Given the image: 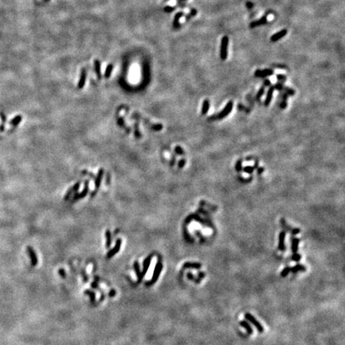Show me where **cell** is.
<instances>
[{"mask_svg": "<svg viewBox=\"0 0 345 345\" xmlns=\"http://www.w3.org/2000/svg\"><path fill=\"white\" fill-rule=\"evenodd\" d=\"M181 2H186V1H187V0H180Z\"/></svg>", "mask_w": 345, "mask_h": 345, "instance_id": "cell-48", "label": "cell"}, {"mask_svg": "<svg viewBox=\"0 0 345 345\" xmlns=\"http://www.w3.org/2000/svg\"><path fill=\"white\" fill-rule=\"evenodd\" d=\"M91 286H92V288H95V289H97V290H99V291L101 292V293H103V292H101V290H100V288H99V286H98V284H97V282H96V281H94L93 283L91 284Z\"/></svg>", "mask_w": 345, "mask_h": 345, "instance_id": "cell-37", "label": "cell"}, {"mask_svg": "<svg viewBox=\"0 0 345 345\" xmlns=\"http://www.w3.org/2000/svg\"><path fill=\"white\" fill-rule=\"evenodd\" d=\"M205 276H206V274H205L204 272H199V273H198V278H200L201 280H202V278H204Z\"/></svg>", "mask_w": 345, "mask_h": 345, "instance_id": "cell-42", "label": "cell"}, {"mask_svg": "<svg viewBox=\"0 0 345 345\" xmlns=\"http://www.w3.org/2000/svg\"><path fill=\"white\" fill-rule=\"evenodd\" d=\"M240 324L241 327H243L244 328L246 329V331H247V333L249 334V335H252V332H253V331H252V328H251V326L249 325V324H248V322L245 321V320H242V321L240 322Z\"/></svg>", "mask_w": 345, "mask_h": 345, "instance_id": "cell-21", "label": "cell"}, {"mask_svg": "<svg viewBox=\"0 0 345 345\" xmlns=\"http://www.w3.org/2000/svg\"><path fill=\"white\" fill-rule=\"evenodd\" d=\"M113 68V64H109L108 66H106V69H105V78H109V77H110L111 73H112Z\"/></svg>", "mask_w": 345, "mask_h": 345, "instance_id": "cell-28", "label": "cell"}, {"mask_svg": "<svg viewBox=\"0 0 345 345\" xmlns=\"http://www.w3.org/2000/svg\"><path fill=\"white\" fill-rule=\"evenodd\" d=\"M202 267V264L198 262H186L183 264V268H194V269H199Z\"/></svg>", "mask_w": 345, "mask_h": 345, "instance_id": "cell-18", "label": "cell"}, {"mask_svg": "<svg viewBox=\"0 0 345 345\" xmlns=\"http://www.w3.org/2000/svg\"><path fill=\"white\" fill-rule=\"evenodd\" d=\"M273 73H274L273 70H271V69H265V70H257L254 74H255V76H256V77H266V76L272 75Z\"/></svg>", "mask_w": 345, "mask_h": 345, "instance_id": "cell-8", "label": "cell"}, {"mask_svg": "<svg viewBox=\"0 0 345 345\" xmlns=\"http://www.w3.org/2000/svg\"><path fill=\"white\" fill-rule=\"evenodd\" d=\"M175 152H176V153L178 154V155H183V154H184V150H183L182 149V147L179 146V145L176 146V148H175Z\"/></svg>", "mask_w": 345, "mask_h": 345, "instance_id": "cell-32", "label": "cell"}, {"mask_svg": "<svg viewBox=\"0 0 345 345\" xmlns=\"http://www.w3.org/2000/svg\"><path fill=\"white\" fill-rule=\"evenodd\" d=\"M300 240L297 238H294L292 240V251L293 253H296L297 250H298V245Z\"/></svg>", "mask_w": 345, "mask_h": 345, "instance_id": "cell-26", "label": "cell"}, {"mask_svg": "<svg viewBox=\"0 0 345 345\" xmlns=\"http://www.w3.org/2000/svg\"><path fill=\"white\" fill-rule=\"evenodd\" d=\"M196 15H197V11H196L195 9H192V10H191V11H190V16H195Z\"/></svg>", "mask_w": 345, "mask_h": 345, "instance_id": "cell-43", "label": "cell"}, {"mask_svg": "<svg viewBox=\"0 0 345 345\" xmlns=\"http://www.w3.org/2000/svg\"><path fill=\"white\" fill-rule=\"evenodd\" d=\"M84 293H85V295H87L88 296H89V298H90V301H91L92 304H94V303H95L96 294H95L93 292L90 291V290H85V291L84 292Z\"/></svg>", "mask_w": 345, "mask_h": 345, "instance_id": "cell-27", "label": "cell"}, {"mask_svg": "<svg viewBox=\"0 0 345 345\" xmlns=\"http://www.w3.org/2000/svg\"><path fill=\"white\" fill-rule=\"evenodd\" d=\"M105 239H106V242H105V247L109 248L111 245V233L110 231L107 229L105 232Z\"/></svg>", "mask_w": 345, "mask_h": 345, "instance_id": "cell-24", "label": "cell"}, {"mask_svg": "<svg viewBox=\"0 0 345 345\" xmlns=\"http://www.w3.org/2000/svg\"><path fill=\"white\" fill-rule=\"evenodd\" d=\"M80 185H81V183L80 182H77L74 184V186L72 187V188H70V190L67 191V193L66 194V195H65V197H64V200L65 201H67V200H69V198H70V195L73 194V193H74V192H77L78 191V190L79 189V187H80Z\"/></svg>", "mask_w": 345, "mask_h": 345, "instance_id": "cell-11", "label": "cell"}, {"mask_svg": "<svg viewBox=\"0 0 345 345\" xmlns=\"http://www.w3.org/2000/svg\"><path fill=\"white\" fill-rule=\"evenodd\" d=\"M291 272V268L290 267H286L284 268L283 269V271L281 272V273H280V276H282V277H285V276H287L288 275V273Z\"/></svg>", "mask_w": 345, "mask_h": 345, "instance_id": "cell-30", "label": "cell"}, {"mask_svg": "<svg viewBox=\"0 0 345 345\" xmlns=\"http://www.w3.org/2000/svg\"><path fill=\"white\" fill-rule=\"evenodd\" d=\"M152 129H153V130H156V131H159V130H161V129H162V125L161 124L154 125H153Z\"/></svg>", "mask_w": 345, "mask_h": 345, "instance_id": "cell-35", "label": "cell"}, {"mask_svg": "<svg viewBox=\"0 0 345 345\" xmlns=\"http://www.w3.org/2000/svg\"><path fill=\"white\" fill-rule=\"evenodd\" d=\"M236 169L237 171H240L242 169V161H238L236 164Z\"/></svg>", "mask_w": 345, "mask_h": 345, "instance_id": "cell-36", "label": "cell"}, {"mask_svg": "<svg viewBox=\"0 0 345 345\" xmlns=\"http://www.w3.org/2000/svg\"><path fill=\"white\" fill-rule=\"evenodd\" d=\"M27 253H28L29 257H30V259H31V265H32V266L37 265V264H38V257H37V255H36V253H35L34 248H32V247L28 246V247H27Z\"/></svg>", "mask_w": 345, "mask_h": 345, "instance_id": "cell-6", "label": "cell"}, {"mask_svg": "<svg viewBox=\"0 0 345 345\" xmlns=\"http://www.w3.org/2000/svg\"><path fill=\"white\" fill-rule=\"evenodd\" d=\"M88 190H89L88 182H85V188H84V190H82V192H81L80 194H75V195L74 196V198H73V201H76V200H79V199H81V198H85V196H86V194H87V193H88Z\"/></svg>", "mask_w": 345, "mask_h": 345, "instance_id": "cell-10", "label": "cell"}, {"mask_svg": "<svg viewBox=\"0 0 345 345\" xmlns=\"http://www.w3.org/2000/svg\"><path fill=\"white\" fill-rule=\"evenodd\" d=\"M151 260H152V255L149 256L148 257H146V258L144 260L143 269H142V271H141V274H142V276H143V277L145 276V274H146V272H147V271H148V269H149V266H150Z\"/></svg>", "mask_w": 345, "mask_h": 345, "instance_id": "cell-9", "label": "cell"}, {"mask_svg": "<svg viewBox=\"0 0 345 345\" xmlns=\"http://www.w3.org/2000/svg\"><path fill=\"white\" fill-rule=\"evenodd\" d=\"M244 317H245V319H246L247 320L251 322L252 324L255 326V328L257 329V331H258L259 332H264V328H263V326L261 325L260 323L256 320V319L252 315H251L250 313H245Z\"/></svg>", "mask_w": 345, "mask_h": 345, "instance_id": "cell-3", "label": "cell"}, {"mask_svg": "<svg viewBox=\"0 0 345 345\" xmlns=\"http://www.w3.org/2000/svg\"><path fill=\"white\" fill-rule=\"evenodd\" d=\"M121 239H117L116 243H115V245L113 246V248L112 249H110V250L107 252V254H106V257H107L108 259L113 257L115 254H117V252H119V250H120L121 248Z\"/></svg>", "mask_w": 345, "mask_h": 345, "instance_id": "cell-5", "label": "cell"}, {"mask_svg": "<svg viewBox=\"0 0 345 345\" xmlns=\"http://www.w3.org/2000/svg\"><path fill=\"white\" fill-rule=\"evenodd\" d=\"M187 277H188V279L190 280H195L194 275H193L191 272H188V273H187Z\"/></svg>", "mask_w": 345, "mask_h": 345, "instance_id": "cell-40", "label": "cell"}, {"mask_svg": "<svg viewBox=\"0 0 345 345\" xmlns=\"http://www.w3.org/2000/svg\"><path fill=\"white\" fill-rule=\"evenodd\" d=\"M266 22H267V15H264L263 16V17H261L260 19L256 20V21H254V22L251 23L250 27H251V28H254V27H259V26H261V25L265 23Z\"/></svg>", "mask_w": 345, "mask_h": 345, "instance_id": "cell-15", "label": "cell"}, {"mask_svg": "<svg viewBox=\"0 0 345 345\" xmlns=\"http://www.w3.org/2000/svg\"><path fill=\"white\" fill-rule=\"evenodd\" d=\"M175 9H176V7H171V6H167V7H165L164 8V11L165 12H167V13H170V12L174 11Z\"/></svg>", "mask_w": 345, "mask_h": 345, "instance_id": "cell-34", "label": "cell"}, {"mask_svg": "<svg viewBox=\"0 0 345 345\" xmlns=\"http://www.w3.org/2000/svg\"><path fill=\"white\" fill-rule=\"evenodd\" d=\"M263 171H264V169H263V168H260V169H258V173H259V174H262V173H263Z\"/></svg>", "mask_w": 345, "mask_h": 345, "instance_id": "cell-46", "label": "cell"}, {"mask_svg": "<svg viewBox=\"0 0 345 345\" xmlns=\"http://www.w3.org/2000/svg\"><path fill=\"white\" fill-rule=\"evenodd\" d=\"M185 164H186V160L181 159L180 161H179V162H178V167L180 168V169H182V168L184 167Z\"/></svg>", "mask_w": 345, "mask_h": 345, "instance_id": "cell-38", "label": "cell"}, {"mask_svg": "<svg viewBox=\"0 0 345 345\" xmlns=\"http://www.w3.org/2000/svg\"><path fill=\"white\" fill-rule=\"evenodd\" d=\"M209 109H210V101H209V100L206 99V100L203 101V104H202V114H206L209 111Z\"/></svg>", "mask_w": 345, "mask_h": 345, "instance_id": "cell-23", "label": "cell"}, {"mask_svg": "<svg viewBox=\"0 0 345 345\" xmlns=\"http://www.w3.org/2000/svg\"><path fill=\"white\" fill-rule=\"evenodd\" d=\"M284 239H285V233L280 232L279 235V244H278V249L280 251H284L285 250V245H284Z\"/></svg>", "mask_w": 345, "mask_h": 345, "instance_id": "cell-13", "label": "cell"}, {"mask_svg": "<svg viewBox=\"0 0 345 345\" xmlns=\"http://www.w3.org/2000/svg\"><path fill=\"white\" fill-rule=\"evenodd\" d=\"M264 86H261V87L260 88V89L258 90V92L256 93V99L259 100L260 97H262V95L264 94Z\"/></svg>", "mask_w": 345, "mask_h": 345, "instance_id": "cell-29", "label": "cell"}, {"mask_svg": "<svg viewBox=\"0 0 345 345\" xmlns=\"http://www.w3.org/2000/svg\"><path fill=\"white\" fill-rule=\"evenodd\" d=\"M103 174H104V169H100L99 171H98V174H97V178H96V179H95V182H94V185H95V189H96V190L99 188V186H100V185H101V179H102V177H103Z\"/></svg>", "mask_w": 345, "mask_h": 345, "instance_id": "cell-17", "label": "cell"}, {"mask_svg": "<svg viewBox=\"0 0 345 345\" xmlns=\"http://www.w3.org/2000/svg\"><path fill=\"white\" fill-rule=\"evenodd\" d=\"M300 259H301V255H300V254L294 253V254L292 255V260H295V261H296V262L300 261Z\"/></svg>", "mask_w": 345, "mask_h": 345, "instance_id": "cell-33", "label": "cell"}, {"mask_svg": "<svg viewBox=\"0 0 345 345\" xmlns=\"http://www.w3.org/2000/svg\"><path fill=\"white\" fill-rule=\"evenodd\" d=\"M94 68H95V73L97 74V78H101V63L99 60H94Z\"/></svg>", "mask_w": 345, "mask_h": 345, "instance_id": "cell-20", "label": "cell"}, {"mask_svg": "<svg viewBox=\"0 0 345 345\" xmlns=\"http://www.w3.org/2000/svg\"><path fill=\"white\" fill-rule=\"evenodd\" d=\"M133 268H134V271H135L136 275H137V283H140V282H141V280H142V279H143V276H142V274H141V268H140L139 264H138V262H137V261H135V262H134V264H133Z\"/></svg>", "mask_w": 345, "mask_h": 345, "instance_id": "cell-12", "label": "cell"}, {"mask_svg": "<svg viewBox=\"0 0 345 345\" xmlns=\"http://www.w3.org/2000/svg\"><path fill=\"white\" fill-rule=\"evenodd\" d=\"M300 232V230L299 229H292V234H297V233H299Z\"/></svg>", "mask_w": 345, "mask_h": 345, "instance_id": "cell-44", "label": "cell"}, {"mask_svg": "<svg viewBox=\"0 0 345 345\" xmlns=\"http://www.w3.org/2000/svg\"><path fill=\"white\" fill-rule=\"evenodd\" d=\"M253 170H254V167L252 166H245L244 168V171L246 173V174H251L252 172H253Z\"/></svg>", "mask_w": 345, "mask_h": 345, "instance_id": "cell-31", "label": "cell"}, {"mask_svg": "<svg viewBox=\"0 0 345 345\" xmlns=\"http://www.w3.org/2000/svg\"><path fill=\"white\" fill-rule=\"evenodd\" d=\"M276 77H277V78H278L279 80H285V79H286V77H285L284 75H283V74H277Z\"/></svg>", "mask_w": 345, "mask_h": 345, "instance_id": "cell-41", "label": "cell"}, {"mask_svg": "<svg viewBox=\"0 0 345 345\" xmlns=\"http://www.w3.org/2000/svg\"><path fill=\"white\" fill-rule=\"evenodd\" d=\"M85 80H86V71L85 69H82L81 72V76H80V79L78 81V87L79 89H81L84 87L85 83Z\"/></svg>", "mask_w": 345, "mask_h": 345, "instance_id": "cell-14", "label": "cell"}, {"mask_svg": "<svg viewBox=\"0 0 345 345\" xmlns=\"http://www.w3.org/2000/svg\"><path fill=\"white\" fill-rule=\"evenodd\" d=\"M233 101H229V102L226 104V105L225 106V108L223 109V110H222V111H221V112L218 114V118L221 119V118H224V117H225L228 116L229 113H231V111H232V109H233Z\"/></svg>", "mask_w": 345, "mask_h": 345, "instance_id": "cell-4", "label": "cell"}, {"mask_svg": "<svg viewBox=\"0 0 345 345\" xmlns=\"http://www.w3.org/2000/svg\"><path fill=\"white\" fill-rule=\"evenodd\" d=\"M299 271L305 272L306 271V268L304 267V265H302V264H296V265H295L294 267L291 268V272H292L293 273H296V272H297Z\"/></svg>", "mask_w": 345, "mask_h": 345, "instance_id": "cell-22", "label": "cell"}, {"mask_svg": "<svg viewBox=\"0 0 345 345\" xmlns=\"http://www.w3.org/2000/svg\"><path fill=\"white\" fill-rule=\"evenodd\" d=\"M264 82H265V85H270V84H271L269 80H266V81H264Z\"/></svg>", "mask_w": 345, "mask_h": 345, "instance_id": "cell-47", "label": "cell"}, {"mask_svg": "<svg viewBox=\"0 0 345 345\" xmlns=\"http://www.w3.org/2000/svg\"><path fill=\"white\" fill-rule=\"evenodd\" d=\"M58 273L60 274V276H61L62 277H65V276H66V272H65L64 269H62V268L58 270Z\"/></svg>", "mask_w": 345, "mask_h": 345, "instance_id": "cell-39", "label": "cell"}, {"mask_svg": "<svg viewBox=\"0 0 345 345\" xmlns=\"http://www.w3.org/2000/svg\"><path fill=\"white\" fill-rule=\"evenodd\" d=\"M22 116L21 115H17V116H15L13 119H11V121L9 122L10 123V125H13V126H15V125H19L21 122V121H22Z\"/></svg>", "mask_w": 345, "mask_h": 345, "instance_id": "cell-25", "label": "cell"}, {"mask_svg": "<svg viewBox=\"0 0 345 345\" xmlns=\"http://www.w3.org/2000/svg\"><path fill=\"white\" fill-rule=\"evenodd\" d=\"M274 90H275V87H274V86H271V87L268 89V91L267 93V96H266L265 101H264V105H265V106H268V105L270 104Z\"/></svg>", "mask_w": 345, "mask_h": 345, "instance_id": "cell-16", "label": "cell"}, {"mask_svg": "<svg viewBox=\"0 0 345 345\" xmlns=\"http://www.w3.org/2000/svg\"><path fill=\"white\" fill-rule=\"evenodd\" d=\"M288 34V31L287 30H282V31H279V32H277V33H276V34H274L273 35H272L271 37V41L272 42H277L278 40H280V39H281L282 38H284L285 35Z\"/></svg>", "mask_w": 345, "mask_h": 345, "instance_id": "cell-7", "label": "cell"}, {"mask_svg": "<svg viewBox=\"0 0 345 345\" xmlns=\"http://www.w3.org/2000/svg\"><path fill=\"white\" fill-rule=\"evenodd\" d=\"M184 15V12L179 11L174 16V28H178L179 27V21L180 19Z\"/></svg>", "mask_w": 345, "mask_h": 345, "instance_id": "cell-19", "label": "cell"}, {"mask_svg": "<svg viewBox=\"0 0 345 345\" xmlns=\"http://www.w3.org/2000/svg\"><path fill=\"white\" fill-rule=\"evenodd\" d=\"M115 294H116V292L114 291V290H111V292L109 293V297H113V296H115Z\"/></svg>", "mask_w": 345, "mask_h": 345, "instance_id": "cell-45", "label": "cell"}, {"mask_svg": "<svg viewBox=\"0 0 345 345\" xmlns=\"http://www.w3.org/2000/svg\"><path fill=\"white\" fill-rule=\"evenodd\" d=\"M228 45H229V38L227 36H223L221 39V51H220V56L222 61H225L228 56Z\"/></svg>", "mask_w": 345, "mask_h": 345, "instance_id": "cell-2", "label": "cell"}, {"mask_svg": "<svg viewBox=\"0 0 345 345\" xmlns=\"http://www.w3.org/2000/svg\"><path fill=\"white\" fill-rule=\"evenodd\" d=\"M162 268H163L162 263H161V260H157V264H156L155 268H154L153 274V276H152L151 280H150L149 281H148L147 283L145 284L148 285V286H149V285H152V284H155L156 282H157V280L158 278H159L160 274H161V271H162Z\"/></svg>", "mask_w": 345, "mask_h": 345, "instance_id": "cell-1", "label": "cell"}]
</instances>
